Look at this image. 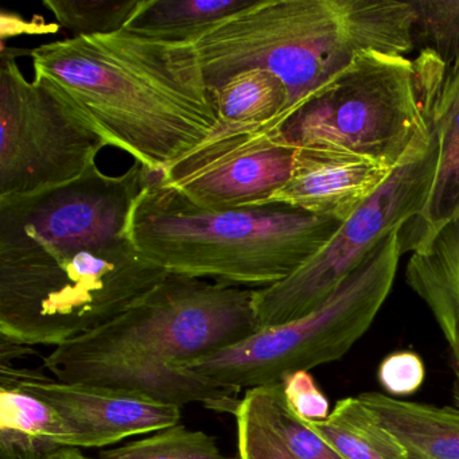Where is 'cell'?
Returning a JSON list of instances; mask_svg holds the SVG:
<instances>
[{"instance_id": "1", "label": "cell", "mask_w": 459, "mask_h": 459, "mask_svg": "<svg viewBox=\"0 0 459 459\" xmlns=\"http://www.w3.org/2000/svg\"><path fill=\"white\" fill-rule=\"evenodd\" d=\"M150 177L138 162L120 176L95 162L63 186L0 198V337L57 348L108 324L168 275L131 236Z\"/></svg>"}, {"instance_id": "2", "label": "cell", "mask_w": 459, "mask_h": 459, "mask_svg": "<svg viewBox=\"0 0 459 459\" xmlns=\"http://www.w3.org/2000/svg\"><path fill=\"white\" fill-rule=\"evenodd\" d=\"M34 80L49 88L106 142L152 173L219 128L213 93L195 44L122 30L72 37L30 50Z\"/></svg>"}, {"instance_id": "3", "label": "cell", "mask_w": 459, "mask_h": 459, "mask_svg": "<svg viewBox=\"0 0 459 459\" xmlns=\"http://www.w3.org/2000/svg\"><path fill=\"white\" fill-rule=\"evenodd\" d=\"M254 289L168 273L117 318L53 348L44 368L64 383L127 389L169 404L235 416L240 389L181 365L259 330Z\"/></svg>"}, {"instance_id": "4", "label": "cell", "mask_w": 459, "mask_h": 459, "mask_svg": "<svg viewBox=\"0 0 459 459\" xmlns=\"http://www.w3.org/2000/svg\"><path fill=\"white\" fill-rule=\"evenodd\" d=\"M341 225L286 204L201 208L152 171L131 214L134 243L152 264L168 273L254 290L289 278Z\"/></svg>"}, {"instance_id": "5", "label": "cell", "mask_w": 459, "mask_h": 459, "mask_svg": "<svg viewBox=\"0 0 459 459\" xmlns=\"http://www.w3.org/2000/svg\"><path fill=\"white\" fill-rule=\"evenodd\" d=\"M447 66L359 53L345 69L276 119L281 143L298 152L357 158L394 168L432 130L435 96Z\"/></svg>"}, {"instance_id": "6", "label": "cell", "mask_w": 459, "mask_h": 459, "mask_svg": "<svg viewBox=\"0 0 459 459\" xmlns=\"http://www.w3.org/2000/svg\"><path fill=\"white\" fill-rule=\"evenodd\" d=\"M399 230L386 236L313 313L259 329L240 342L178 368L220 385L248 391L342 359L369 330L391 294L403 255Z\"/></svg>"}, {"instance_id": "7", "label": "cell", "mask_w": 459, "mask_h": 459, "mask_svg": "<svg viewBox=\"0 0 459 459\" xmlns=\"http://www.w3.org/2000/svg\"><path fill=\"white\" fill-rule=\"evenodd\" d=\"M437 155L432 128L311 259L284 281L255 290L259 329L297 321L321 307L386 236L420 214L434 184Z\"/></svg>"}, {"instance_id": "8", "label": "cell", "mask_w": 459, "mask_h": 459, "mask_svg": "<svg viewBox=\"0 0 459 459\" xmlns=\"http://www.w3.org/2000/svg\"><path fill=\"white\" fill-rule=\"evenodd\" d=\"M0 60V198L36 195L80 178L107 147L42 82L23 76L17 56Z\"/></svg>"}, {"instance_id": "9", "label": "cell", "mask_w": 459, "mask_h": 459, "mask_svg": "<svg viewBox=\"0 0 459 459\" xmlns=\"http://www.w3.org/2000/svg\"><path fill=\"white\" fill-rule=\"evenodd\" d=\"M276 119L263 125L220 122L208 141L158 177L211 211L264 205L289 181L297 158V150L279 139Z\"/></svg>"}, {"instance_id": "10", "label": "cell", "mask_w": 459, "mask_h": 459, "mask_svg": "<svg viewBox=\"0 0 459 459\" xmlns=\"http://www.w3.org/2000/svg\"><path fill=\"white\" fill-rule=\"evenodd\" d=\"M0 375L47 402L71 429L74 448H103L181 424L182 407L127 389L64 383L39 369L0 364Z\"/></svg>"}, {"instance_id": "11", "label": "cell", "mask_w": 459, "mask_h": 459, "mask_svg": "<svg viewBox=\"0 0 459 459\" xmlns=\"http://www.w3.org/2000/svg\"><path fill=\"white\" fill-rule=\"evenodd\" d=\"M394 170L357 158L297 150L291 177L267 204H286L345 222L378 192Z\"/></svg>"}, {"instance_id": "12", "label": "cell", "mask_w": 459, "mask_h": 459, "mask_svg": "<svg viewBox=\"0 0 459 459\" xmlns=\"http://www.w3.org/2000/svg\"><path fill=\"white\" fill-rule=\"evenodd\" d=\"M432 128L439 152L437 173L423 211L400 228L402 254H412L459 216V60L446 68L435 96Z\"/></svg>"}, {"instance_id": "13", "label": "cell", "mask_w": 459, "mask_h": 459, "mask_svg": "<svg viewBox=\"0 0 459 459\" xmlns=\"http://www.w3.org/2000/svg\"><path fill=\"white\" fill-rule=\"evenodd\" d=\"M405 279L431 311L447 343L454 372L453 397L459 408V216L411 254Z\"/></svg>"}, {"instance_id": "14", "label": "cell", "mask_w": 459, "mask_h": 459, "mask_svg": "<svg viewBox=\"0 0 459 459\" xmlns=\"http://www.w3.org/2000/svg\"><path fill=\"white\" fill-rule=\"evenodd\" d=\"M74 448L68 424L36 394L0 375V459H48Z\"/></svg>"}, {"instance_id": "15", "label": "cell", "mask_w": 459, "mask_h": 459, "mask_svg": "<svg viewBox=\"0 0 459 459\" xmlns=\"http://www.w3.org/2000/svg\"><path fill=\"white\" fill-rule=\"evenodd\" d=\"M400 440L408 459H459V408L405 402L381 392L359 394Z\"/></svg>"}, {"instance_id": "16", "label": "cell", "mask_w": 459, "mask_h": 459, "mask_svg": "<svg viewBox=\"0 0 459 459\" xmlns=\"http://www.w3.org/2000/svg\"><path fill=\"white\" fill-rule=\"evenodd\" d=\"M256 0H139L125 31L171 44H193L220 21Z\"/></svg>"}, {"instance_id": "17", "label": "cell", "mask_w": 459, "mask_h": 459, "mask_svg": "<svg viewBox=\"0 0 459 459\" xmlns=\"http://www.w3.org/2000/svg\"><path fill=\"white\" fill-rule=\"evenodd\" d=\"M306 426L345 459H408L404 446L359 396L338 400L327 419Z\"/></svg>"}, {"instance_id": "18", "label": "cell", "mask_w": 459, "mask_h": 459, "mask_svg": "<svg viewBox=\"0 0 459 459\" xmlns=\"http://www.w3.org/2000/svg\"><path fill=\"white\" fill-rule=\"evenodd\" d=\"M212 93L220 122L230 125H263L289 108L286 85L264 69L243 72Z\"/></svg>"}, {"instance_id": "19", "label": "cell", "mask_w": 459, "mask_h": 459, "mask_svg": "<svg viewBox=\"0 0 459 459\" xmlns=\"http://www.w3.org/2000/svg\"><path fill=\"white\" fill-rule=\"evenodd\" d=\"M244 399L298 459H345L290 410L281 383L248 389Z\"/></svg>"}, {"instance_id": "20", "label": "cell", "mask_w": 459, "mask_h": 459, "mask_svg": "<svg viewBox=\"0 0 459 459\" xmlns=\"http://www.w3.org/2000/svg\"><path fill=\"white\" fill-rule=\"evenodd\" d=\"M98 459H235L222 454L216 437L177 424L119 447L100 451Z\"/></svg>"}, {"instance_id": "21", "label": "cell", "mask_w": 459, "mask_h": 459, "mask_svg": "<svg viewBox=\"0 0 459 459\" xmlns=\"http://www.w3.org/2000/svg\"><path fill=\"white\" fill-rule=\"evenodd\" d=\"M413 49L437 56L446 66L459 60V0H410Z\"/></svg>"}, {"instance_id": "22", "label": "cell", "mask_w": 459, "mask_h": 459, "mask_svg": "<svg viewBox=\"0 0 459 459\" xmlns=\"http://www.w3.org/2000/svg\"><path fill=\"white\" fill-rule=\"evenodd\" d=\"M42 4L74 37H91L125 30L139 0H44Z\"/></svg>"}, {"instance_id": "23", "label": "cell", "mask_w": 459, "mask_h": 459, "mask_svg": "<svg viewBox=\"0 0 459 459\" xmlns=\"http://www.w3.org/2000/svg\"><path fill=\"white\" fill-rule=\"evenodd\" d=\"M238 454L243 459H298L279 435L259 418L246 399L235 415Z\"/></svg>"}, {"instance_id": "24", "label": "cell", "mask_w": 459, "mask_h": 459, "mask_svg": "<svg viewBox=\"0 0 459 459\" xmlns=\"http://www.w3.org/2000/svg\"><path fill=\"white\" fill-rule=\"evenodd\" d=\"M281 386L287 405L300 420L322 421L330 415L329 400L307 370L286 376Z\"/></svg>"}, {"instance_id": "25", "label": "cell", "mask_w": 459, "mask_h": 459, "mask_svg": "<svg viewBox=\"0 0 459 459\" xmlns=\"http://www.w3.org/2000/svg\"><path fill=\"white\" fill-rule=\"evenodd\" d=\"M377 377L386 394L405 396L420 388L426 378V368L415 351H396L383 359Z\"/></svg>"}, {"instance_id": "26", "label": "cell", "mask_w": 459, "mask_h": 459, "mask_svg": "<svg viewBox=\"0 0 459 459\" xmlns=\"http://www.w3.org/2000/svg\"><path fill=\"white\" fill-rule=\"evenodd\" d=\"M33 346L22 345L0 337V364H14V359L36 354Z\"/></svg>"}, {"instance_id": "27", "label": "cell", "mask_w": 459, "mask_h": 459, "mask_svg": "<svg viewBox=\"0 0 459 459\" xmlns=\"http://www.w3.org/2000/svg\"><path fill=\"white\" fill-rule=\"evenodd\" d=\"M48 459H93L82 453L79 448H63Z\"/></svg>"}, {"instance_id": "28", "label": "cell", "mask_w": 459, "mask_h": 459, "mask_svg": "<svg viewBox=\"0 0 459 459\" xmlns=\"http://www.w3.org/2000/svg\"><path fill=\"white\" fill-rule=\"evenodd\" d=\"M235 459H243V458H241L240 454H238V455L235 456Z\"/></svg>"}]
</instances>
